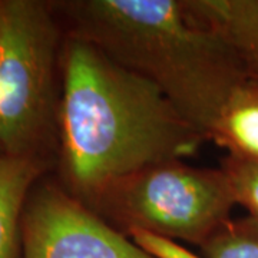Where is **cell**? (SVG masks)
Here are the masks:
<instances>
[{
    "mask_svg": "<svg viewBox=\"0 0 258 258\" xmlns=\"http://www.w3.org/2000/svg\"><path fill=\"white\" fill-rule=\"evenodd\" d=\"M62 28L52 2L0 0V126L6 155L56 165Z\"/></svg>",
    "mask_w": 258,
    "mask_h": 258,
    "instance_id": "obj_3",
    "label": "cell"
},
{
    "mask_svg": "<svg viewBox=\"0 0 258 258\" xmlns=\"http://www.w3.org/2000/svg\"><path fill=\"white\" fill-rule=\"evenodd\" d=\"M207 137L154 83L64 30L56 166L85 205L145 166L185 161Z\"/></svg>",
    "mask_w": 258,
    "mask_h": 258,
    "instance_id": "obj_1",
    "label": "cell"
},
{
    "mask_svg": "<svg viewBox=\"0 0 258 258\" xmlns=\"http://www.w3.org/2000/svg\"><path fill=\"white\" fill-rule=\"evenodd\" d=\"M3 144H2V126H0V155H3Z\"/></svg>",
    "mask_w": 258,
    "mask_h": 258,
    "instance_id": "obj_12",
    "label": "cell"
},
{
    "mask_svg": "<svg viewBox=\"0 0 258 258\" xmlns=\"http://www.w3.org/2000/svg\"><path fill=\"white\" fill-rule=\"evenodd\" d=\"M53 8L66 32L154 83L205 137L231 91L248 78L185 0H68Z\"/></svg>",
    "mask_w": 258,
    "mask_h": 258,
    "instance_id": "obj_2",
    "label": "cell"
},
{
    "mask_svg": "<svg viewBox=\"0 0 258 258\" xmlns=\"http://www.w3.org/2000/svg\"><path fill=\"white\" fill-rule=\"evenodd\" d=\"M50 166L39 158L0 155V258H19L25 205Z\"/></svg>",
    "mask_w": 258,
    "mask_h": 258,
    "instance_id": "obj_7",
    "label": "cell"
},
{
    "mask_svg": "<svg viewBox=\"0 0 258 258\" xmlns=\"http://www.w3.org/2000/svg\"><path fill=\"white\" fill-rule=\"evenodd\" d=\"M220 168L228 178L237 205L258 221V164L225 157Z\"/></svg>",
    "mask_w": 258,
    "mask_h": 258,
    "instance_id": "obj_10",
    "label": "cell"
},
{
    "mask_svg": "<svg viewBox=\"0 0 258 258\" xmlns=\"http://www.w3.org/2000/svg\"><path fill=\"white\" fill-rule=\"evenodd\" d=\"M20 247L22 258H152L57 181L45 178L29 194Z\"/></svg>",
    "mask_w": 258,
    "mask_h": 258,
    "instance_id": "obj_5",
    "label": "cell"
},
{
    "mask_svg": "<svg viewBox=\"0 0 258 258\" xmlns=\"http://www.w3.org/2000/svg\"><path fill=\"white\" fill-rule=\"evenodd\" d=\"M189 13L232 49L258 79V0H185Z\"/></svg>",
    "mask_w": 258,
    "mask_h": 258,
    "instance_id": "obj_6",
    "label": "cell"
},
{
    "mask_svg": "<svg viewBox=\"0 0 258 258\" xmlns=\"http://www.w3.org/2000/svg\"><path fill=\"white\" fill-rule=\"evenodd\" d=\"M227 157L258 164V79L245 78L228 95L207 135Z\"/></svg>",
    "mask_w": 258,
    "mask_h": 258,
    "instance_id": "obj_8",
    "label": "cell"
},
{
    "mask_svg": "<svg viewBox=\"0 0 258 258\" xmlns=\"http://www.w3.org/2000/svg\"><path fill=\"white\" fill-rule=\"evenodd\" d=\"M128 237L152 258H205L204 255H197L179 241L158 235L151 231L132 230Z\"/></svg>",
    "mask_w": 258,
    "mask_h": 258,
    "instance_id": "obj_11",
    "label": "cell"
},
{
    "mask_svg": "<svg viewBox=\"0 0 258 258\" xmlns=\"http://www.w3.org/2000/svg\"><path fill=\"white\" fill-rule=\"evenodd\" d=\"M205 258H258V221L231 218L200 247Z\"/></svg>",
    "mask_w": 258,
    "mask_h": 258,
    "instance_id": "obj_9",
    "label": "cell"
},
{
    "mask_svg": "<svg viewBox=\"0 0 258 258\" xmlns=\"http://www.w3.org/2000/svg\"><path fill=\"white\" fill-rule=\"evenodd\" d=\"M235 205L221 168L165 161L113 181L86 207L125 235L145 230L201 247Z\"/></svg>",
    "mask_w": 258,
    "mask_h": 258,
    "instance_id": "obj_4",
    "label": "cell"
}]
</instances>
